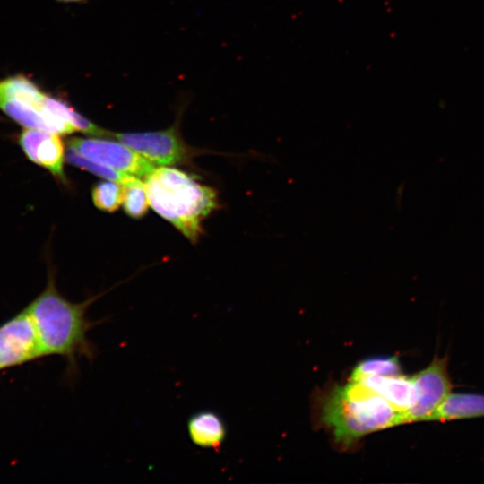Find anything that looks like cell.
<instances>
[{"label":"cell","instance_id":"cell-1","mask_svg":"<svg viewBox=\"0 0 484 484\" xmlns=\"http://www.w3.org/2000/svg\"><path fill=\"white\" fill-rule=\"evenodd\" d=\"M96 298L91 297L79 303L68 300L59 293L55 276L49 272L46 288L26 307L44 357L63 358L67 364V378L76 375L80 358L92 360L96 356V346L88 333L103 320L87 317V310Z\"/></svg>","mask_w":484,"mask_h":484},{"label":"cell","instance_id":"cell-2","mask_svg":"<svg viewBox=\"0 0 484 484\" xmlns=\"http://www.w3.org/2000/svg\"><path fill=\"white\" fill-rule=\"evenodd\" d=\"M144 184L152 209L195 243L203 221L219 206L216 191L196 177L167 166L155 168Z\"/></svg>","mask_w":484,"mask_h":484},{"label":"cell","instance_id":"cell-3","mask_svg":"<svg viewBox=\"0 0 484 484\" xmlns=\"http://www.w3.org/2000/svg\"><path fill=\"white\" fill-rule=\"evenodd\" d=\"M322 420L335 440L349 445L374 431L405 423L404 413L359 381L334 387L322 406Z\"/></svg>","mask_w":484,"mask_h":484},{"label":"cell","instance_id":"cell-4","mask_svg":"<svg viewBox=\"0 0 484 484\" xmlns=\"http://www.w3.org/2000/svg\"><path fill=\"white\" fill-rule=\"evenodd\" d=\"M42 357L41 345L26 307L0 324V371Z\"/></svg>","mask_w":484,"mask_h":484},{"label":"cell","instance_id":"cell-5","mask_svg":"<svg viewBox=\"0 0 484 484\" xmlns=\"http://www.w3.org/2000/svg\"><path fill=\"white\" fill-rule=\"evenodd\" d=\"M120 143L130 147L153 164H182L190 158V148L178 132L177 124L165 130L142 133H111Z\"/></svg>","mask_w":484,"mask_h":484},{"label":"cell","instance_id":"cell-6","mask_svg":"<svg viewBox=\"0 0 484 484\" xmlns=\"http://www.w3.org/2000/svg\"><path fill=\"white\" fill-rule=\"evenodd\" d=\"M416 389V401L404 413L405 423L426 421L452 393L453 384L448 373V357L436 355L430 364L411 376Z\"/></svg>","mask_w":484,"mask_h":484},{"label":"cell","instance_id":"cell-7","mask_svg":"<svg viewBox=\"0 0 484 484\" xmlns=\"http://www.w3.org/2000/svg\"><path fill=\"white\" fill-rule=\"evenodd\" d=\"M67 144L93 161L135 177H145L155 169L153 163L120 142L73 137Z\"/></svg>","mask_w":484,"mask_h":484},{"label":"cell","instance_id":"cell-8","mask_svg":"<svg viewBox=\"0 0 484 484\" xmlns=\"http://www.w3.org/2000/svg\"><path fill=\"white\" fill-rule=\"evenodd\" d=\"M18 144L28 160L47 169L61 183H66L65 150L58 134L25 128L18 136Z\"/></svg>","mask_w":484,"mask_h":484},{"label":"cell","instance_id":"cell-9","mask_svg":"<svg viewBox=\"0 0 484 484\" xmlns=\"http://www.w3.org/2000/svg\"><path fill=\"white\" fill-rule=\"evenodd\" d=\"M365 385L383 396L394 408L405 413L416 401V389L411 376H368L359 380Z\"/></svg>","mask_w":484,"mask_h":484},{"label":"cell","instance_id":"cell-10","mask_svg":"<svg viewBox=\"0 0 484 484\" xmlns=\"http://www.w3.org/2000/svg\"><path fill=\"white\" fill-rule=\"evenodd\" d=\"M187 432L190 440L196 446L218 450L225 439L226 427L216 412L202 411L189 418Z\"/></svg>","mask_w":484,"mask_h":484},{"label":"cell","instance_id":"cell-11","mask_svg":"<svg viewBox=\"0 0 484 484\" xmlns=\"http://www.w3.org/2000/svg\"><path fill=\"white\" fill-rule=\"evenodd\" d=\"M484 416V395L451 393L426 421H445Z\"/></svg>","mask_w":484,"mask_h":484},{"label":"cell","instance_id":"cell-12","mask_svg":"<svg viewBox=\"0 0 484 484\" xmlns=\"http://www.w3.org/2000/svg\"><path fill=\"white\" fill-rule=\"evenodd\" d=\"M123 207L125 213L133 219H140L148 212L150 202L144 182L131 176L124 184Z\"/></svg>","mask_w":484,"mask_h":484},{"label":"cell","instance_id":"cell-13","mask_svg":"<svg viewBox=\"0 0 484 484\" xmlns=\"http://www.w3.org/2000/svg\"><path fill=\"white\" fill-rule=\"evenodd\" d=\"M65 160L77 168L87 170L91 174L105 178L113 180L124 185L131 177L130 174L116 170L96 161H93L82 153H80L73 146L67 144L65 150Z\"/></svg>","mask_w":484,"mask_h":484},{"label":"cell","instance_id":"cell-14","mask_svg":"<svg viewBox=\"0 0 484 484\" xmlns=\"http://www.w3.org/2000/svg\"><path fill=\"white\" fill-rule=\"evenodd\" d=\"M401 374V366L396 356L372 357L361 360L352 371L350 380H359L368 376H393Z\"/></svg>","mask_w":484,"mask_h":484},{"label":"cell","instance_id":"cell-15","mask_svg":"<svg viewBox=\"0 0 484 484\" xmlns=\"http://www.w3.org/2000/svg\"><path fill=\"white\" fill-rule=\"evenodd\" d=\"M124 185L108 180L96 184L91 191L94 205L100 211L113 212L123 203Z\"/></svg>","mask_w":484,"mask_h":484},{"label":"cell","instance_id":"cell-16","mask_svg":"<svg viewBox=\"0 0 484 484\" xmlns=\"http://www.w3.org/2000/svg\"><path fill=\"white\" fill-rule=\"evenodd\" d=\"M56 1L63 2V3H82V2H85L86 0H56Z\"/></svg>","mask_w":484,"mask_h":484}]
</instances>
